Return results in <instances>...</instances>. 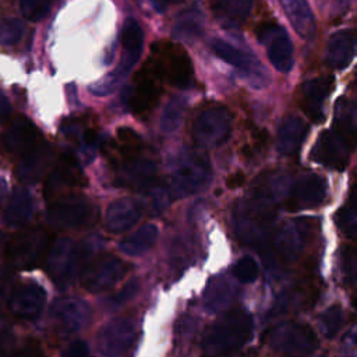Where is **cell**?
<instances>
[{
	"instance_id": "6da1fadb",
	"label": "cell",
	"mask_w": 357,
	"mask_h": 357,
	"mask_svg": "<svg viewBox=\"0 0 357 357\" xmlns=\"http://www.w3.org/2000/svg\"><path fill=\"white\" fill-rule=\"evenodd\" d=\"M252 318L248 311L236 308L223 312L206 328L201 347L206 356H227L243 347L251 337Z\"/></svg>"
},
{
	"instance_id": "7a4b0ae2",
	"label": "cell",
	"mask_w": 357,
	"mask_h": 357,
	"mask_svg": "<svg viewBox=\"0 0 357 357\" xmlns=\"http://www.w3.org/2000/svg\"><path fill=\"white\" fill-rule=\"evenodd\" d=\"M275 215L272 202L265 195L241 201L233 213L236 234L247 244L259 245L266 241Z\"/></svg>"
},
{
	"instance_id": "3957f363",
	"label": "cell",
	"mask_w": 357,
	"mask_h": 357,
	"mask_svg": "<svg viewBox=\"0 0 357 357\" xmlns=\"http://www.w3.org/2000/svg\"><path fill=\"white\" fill-rule=\"evenodd\" d=\"M212 177L209 159L202 152H183L176 163L170 180L173 198H184L204 190Z\"/></svg>"
},
{
	"instance_id": "277c9868",
	"label": "cell",
	"mask_w": 357,
	"mask_h": 357,
	"mask_svg": "<svg viewBox=\"0 0 357 357\" xmlns=\"http://www.w3.org/2000/svg\"><path fill=\"white\" fill-rule=\"evenodd\" d=\"M269 346L286 357H310L318 347L314 331L298 322H283L269 331Z\"/></svg>"
},
{
	"instance_id": "5b68a950",
	"label": "cell",
	"mask_w": 357,
	"mask_h": 357,
	"mask_svg": "<svg viewBox=\"0 0 357 357\" xmlns=\"http://www.w3.org/2000/svg\"><path fill=\"white\" fill-rule=\"evenodd\" d=\"M231 123V113L225 106H209L197 114L192 123V138L202 148L219 146L227 141Z\"/></svg>"
},
{
	"instance_id": "8992f818",
	"label": "cell",
	"mask_w": 357,
	"mask_h": 357,
	"mask_svg": "<svg viewBox=\"0 0 357 357\" xmlns=\"http://www.w3.org/2000/svg\"><path fill=\"white\" fill-rule=\"evenodd\" d=\"M96 219L95 205L85 197L68 195L54 201L47 209L50 225L61 229H79Z\"/></svg>"
},
{
	"instance_id": "52a82bcc",
	"label": "cell",
	"mask_w": 357,
	"mask_h": 357,
	"mask_svg": "<svg viewBox=\"0 0 357 357\" xmlns=\"http://www.w3.org/2000/svg\"><path fill=\"white\" fill-rule=\"evenodd\" d=\"M139 326L132 317H117L106 322L98 332L96 343L105 357L124 354L134 344Z\"/></svg>"
},
{
	"instance_id": "ba28073f",
	"label": "cell",
	"mask_w": 357,
	"mask_h": 357,
	"mask_svg": "<svg viewBox=\"0 0 357 357\" xmlns=\"http://www.w3.org/2000/svg\"><path fill=\"white\" fill-rule=\"evenodd\" d=\"M88 255V244H78L68 238L57 241L49 254L50 269L54 280L68 283L79 271L85 268Z\"/></svg>"
},
{
	"instance_id": "9c48e42d",
	"label": "cell",
	"mask_w": 357,
	"mask_h": 357,
	"mask_svg": "<svg viewBox=\"0 0 357 357\" xmlns=\"http://www.w3.org/2000/svg\"><path fill=\"white\" fill-rule=\"evenodd\" d=\"M353 148L354 142L351 139L336 128H331L318 137L311 151V159L322 166L340 172L347 166Z\"/></svg>"
},
{
	"instance_id": "30bf717a",
	"label": "cell",
	"mask_w": 357,
	"mask_h": 357,
	"mask_svg": "<svg viewBox=\"0 0 357 357\" xmlns=\"http://www.w3.org/2000/svg\"><path fill=\"white\" fill-rule=\"evenodd\" d=\"M156 50L159 57L155 60L159 66L162 77L173 86L185 89L192 82V64L191 59L180 46L173 43H158Z\"/></svg>"
},
{
	"instance_id": "8fae6325",
	"label": "cell",
	"mask_w": 357,
	"mask_h": 357,
	"mask_svg": "<svg viewBox=\"0 0 357 357\" xmlns=\"http://www.w3.org/2000/svg\"><path fill=\"white\" fill-rule=\"evenodd\" d=\"M128 265L114 257L103 255L85 265L82 269V286L92 293H99L112 289L128 271Z\"/></svg>"
},
{
	"instance_id": "7c38bea8",
	"label": "cell",
	"mask_w": 357,
	"mask_h": 357,
	"mask_svg": "<svg viewBox=\"0 0 357 357\" xmlns=\"http://www.w3.org/2000/svg\"><path fill=\"white\" fill-rule=\"evenodd\" d=\"M49 244V236L42 229H32L18 233L8 244L7 255L10 261L22 266L24 269L32 268L39 264Z\"/></svg>"
},
{
	"instance_id": "4fadbf2b",
	"label": "cell",
	"mask_w": 357,
	"mask_h": 357,
	"mask_svg": "<svg viewBox=\"0 0 357 357\" xmlns=\"http://www.w3.org/2000/svg\"><path fill=\"white\" fill-rule=\"evenodd\" d=\"M162 73L155 60H151L139 70L135 77L134 89L130 93V105L135 113H145L156 105L162 92Z\"/></svg>"
},
{
	"instance_id": "5bb4252c",
	"label": "cell",
	"mask_w": 357,
	"mask_h": 357,
	"mask_svg": "<svg viewBox=\"0 0 357 357\" xmlns=\"http://www.w3.org/2000/svg\"><path fill=\"white\" fill-rule=\"evenodd\" d=\"M261 40H266L268 57L280 73H289L293 67V43L282 26L265 22L257 28Z\"/></svg>"
},
{
	"instance_id": "9a60e30c",
	"label": "cell",
	"mask_w": 357,
	"mask_h": 357,
	"mask_svg": "<svg viewBox=\"0 0 357 357\" xmlns=\"http://www.w3.org/2000/svg\"><path fill=\"white\" fill-rule=\"evenodd\" d=\"M121 46L123 53L119 66L110 74V78L119 84L124 78L134 64L138 61L144 47V33L139 24L134 18H127L121 31Z\"/></svg>"
},
{
	"instance_id": "2e32d148",
	"label": "cell",
	"mask_w": 357,
	"mask_h": 357,
	"mask_svg": "<svg viewBox=\"0 0 357 357\" xmlns=\"http://www.w3.org/2000/svg\"><path fill=\"white\" fill-rule=\"evenodd\" d=\"M86 184V178L77 158L71 152H64L60 155L56 166L50 172L46 184L45 195L49 198L63 188L67 187H82Z\"/></svg>"
},
{
	"instance_id": "e0dca14e",
	"label": "cell",
	"mask_w": 357,
	"mask_h": 357,
	"mask_svg": "<svg viewBox=\"0 0 357 357\" xmlns=\"http://www.w3.org/2000/svg\"><path fill=\"white\" fill-rule=\"evenodd\" d=\"M326 180L315 173L301 176L293 185L289 197V208L305 209L315 208L326 198Z\"/></svg>"
},
{
	"instance_id": "ac0fdd59",
	"label": "cell",
	"mask_w": 357,
	"mask_h": 357,
	"mask_svg": "<svg viewBox=\"0 0 357 357\" xmlns=\"http://www.w3.org/2000/svg\"><path fill=\"white\" fill-rule=\"evenodd\" d=\"M211 50L220 60L247 74L250 78H252L254 82L261 84L265 79L262 64L250 52H243L222 39H213L211 42Z\"/></svg>"
},
{
	"instance_id": "d6986e66",
	"label": "cell",
	"mask_w": 357,
	"mask_h": 357,
	"mask_svg": "<svg viewBox=\"0 0 357 357\" xmlns=\"http://www.w3.org/2000/svg\"><path fill=\"white\" fill-rule=\"evenodd\" d=\"M142 216V205L132 198H120L109 204L105 213L107 231L119 234L130 230Z\"/></svg>"
},
{
	"instance_id": "ffe728a7",
	"label": "cell",
	"mask_w": 357,
	"mask_h": 357,
	"mask_svg": "<svg viewBox=\"0 0 357 357\" xmlns=\"http://www.w3.org/2000/svg\"><path fill=\"white\" fill-rule=\"evenodd\" d=\"M333 88V77H317L301 85V109L312 121L324 119V102Z\"/></svg>"
},
{
	"instance_id": "44dd1931",
	"label": "cell",
	"mask_w": 357,
	"mask_h": 357,
	"mask_svg": "<svg viewBox=\"0 0 357 357\" xmlns=\"http://www.w3.org/2000/svg\"><path fill=\"white\" fill-rule=\"evenodd\" d=\"M53 160V146L43 141L35 144L25 152L21 162L17 166V176L22 183L32 184L38 181L47 170Z\"/></svg>"
},
{
	"instance_id": "7402d4cb",
	"label": "cell",
	"mask_w": 357,
	"mask_h": 357,
	"mask_svg": "<svg viewBox=\"0 0 357 357\" xmlns=\"http://www.w3.org/2000/svg\"><path fill=\"white\" fill-rule=\"evenodd\" d=\"M158 166L149 159H130L123 165L117 174V183L126 187H134L139 190L151 188L156 181Z\"/></svg>"
},
{
	"instance_id": "603a6c76",
	"label": "cell",
	"mask_w": 357,
	"mask_h": 357,
	"mask_svg": "<svg viewBox=\"0 0 357 357\" xmlns=\"http://www.w3.org/2000/svg\"><path fill=\"white\" fill-rule=\"evenodd\" d=\"M307 135V124L297 116H287L278 128L276 149L284 156L298 152Z\"/></svg>"
},
{
	"instance_id": "cb8c5ba5",
	"label": "cell",
	"mask_w": 357,
	"mask_h": 357,
	"mask_svg": "<svg viewBox=\"0 0 357 357\" xmlns=\"http://www.w3.org/2000/svg\"><path fill=\"white\" fill-rule=\"evenodd\" d=\"M356 35L353 29L335 32L326 46V61L335 70L346 68L354 56Z\"/></svg>"
},
{
	"instance_id": "d4e9b609",
	"label": "cell",
	"mask_w": 357,
	"mask_h": 357,
	"mask_svg": "<svg viewBox=\"0 0 357 357\" xmlns=\"http://www.w3.org/2000/svg\"><path fill=\"white\" fill-rule=\"evenodd\" d=\"M298 36L308 40L315 35V18L307 0H279Z\"/></svg>"
},
{
	"instance_id": "484cf974",
	"label": "cell",
	"mask_w": 357,
	"mask_h": 357,
	"mask_svg": "<svg viewBox=\"0 0 357 357\" xmlns=\"http://www.w3.org/2000/svg\"><path fill=\"white\" fill-rule=\"evenodd\" d=\"M305 238V230L301 223L287 222L279 230L273 238V247L279 258L284 261L294 259L303 248Z\"/></svg>"
},
{
	"instance_id": "4316f807",
	"label": "cell",
	"mask_w": 357,
	"mask_h": 357,
	"mask_svg": "<svg viewBox=\"0 0 357 357\" xmlns=\"http://www.w3.org/2000/svg\"><path fill=\"white\" fill-rule=\"evenodd\" d=\"M38 139V128L35 124L24 117H17L4 134V142L10 152L21 153L31 149Z\"/></svg>"
},
{
	"instance_id": "83f0119b",
	"label": "cell",
	"mask_w": 357,
	"mask_h": 357,
	"mask_svg": "<svg viewBox=\"0 0 357 357\" xmlns=\"http://www.w3.org/2000/svg\"><path fill=\"white\" fill-rule=\"evenodd\" d=\"M236 296L234 284L223 276L211 279L204 291V305L211 312H218L227 308Z\"/></svg>"
},
{
	"instance_id": "f1b7e54d",
	"label": "cell",
	"mask_w": 357,
	"mask_h": 357,
	"mask_svg": "<svg viewBox=\"0 0 357 357\" xmlns=\"http://www.w3.org/2000/svg\"><path fill=\"white\" fill-rule=\"evenodd\" d=\"M204 32V14L197 8L191 7L177 14L173 24V38L180 40L192 42L198 39Z\"/></svg>"
},
{
	"instance_id": "f546056e",
	"label": "cell",
	"mask_w": 357,
	"mask_h": 357,
	"mask_svg": "<svg viewBox=\"0 0 357 357\" xmlns=\"http://www.w3.org/2000/svg\"><path fill=\"white\" fill-rule=\"evenodd\" d=\"M61 325L68 332H75L84 328L91 318V310L89 307L82 301L77 298H68L64 300L57 305L56 310Z\"/></svg>"
},
{
	"instance_id": "4dcf8cb0",
	"label": "cell",
	"mask_w": 357,
	"mask_h": 357,
	"mask_svg": "<svg viewBox=\"0 0 357 357\" xmlns=\"http://www.w3.org/2000/svg\"><path fill=\"white\" fill-rule=\"evenodd\" d=\"M156 238H158V227L152 223H148L137 229L134 233L126 236L120 241L119 248L126 255L138 257L148 252L152 248Z\"/></svg>"
},
{
	"instance_id": "1f68e13d",
	"label": "cell",
	"mask_w": 357,
	"mask_h": 357,
	"mask_svg": "<svg viewBox=\"0 0 357 357\" xmlns=\"http://www.w3.org/2000/svg\"><path fill=\"white\" fill-rule=\"evenodd\" d=\"M252 0H212L216 17L229 25H240L250 14Z\"/></svg>"
},
{
	"instance_id": "d6a6232c",
	"label": "cell",
	"mask_w": 357,
	"mask_h": 357,
	"mask_svg": "<svg viewBox=\"0 0 357 357\" xmlns=\"http://www.w3.org/2000/svg\"><path fill=\"white\" fill-rule=\"evenodd\" d=\"M33 202L29 191L25 188H17L8 202L6 219L11 225H21L26 222L32 213Z\"/></svg>"
},
{
	"instance_id": "836d02e7",
	"label": "cell",
	"mask_w": 357,
	"mask_h": 357,
	"mask_svg": "<svg viewBox=\"0 0 357 357\" xmlns=\"http://www.w3.org/2000/svg\"><path fill=\"white\" fill-rule=\"evenodd\" d=\"M335 127L354 142L356 139V105L347 98H339L335 106Z\"/></svg>"
},
{
	"instance_id": "e575fe53",
	"label": "cell",
	"mask_w": 357,
	"mask_h": 357,
	"mask_svg": "<svg viewBox=\"0 0 357 357\" xmlns=\"http://www.w3.org/2000/svg\"><path fill=\"white\" fill-rule=\"evenodd\" d=\"M185 112V100L181 96H173L167 100L160 114V130L163 132H173L181 124Z\"/></svg>"
},
{
	"instance_id": "d590c367",
	"label": "cell",
	"mask_w": 357,
	"mask_h": 357,
	"mask_svg": "<svg viewBox=\"0 0 357 357\" xmlns=\"http://www.w3.org/2000/svg\"><path fill=\"white\" fill-rule=\"evenodd\" d=\"M343 325V310L339 304L328 307L319 317V328L326 337L335 336Z\"/></svg>"
},
{
	"instance_id": "8d00e7d4",
	"label": "cell",
	"mask_w": 357,
	"mask_h": 357,
	"mask_svg": "<svg viewBox=\"0 0 357 357\" xmlns=\"http://www.w3.org/2000/svg\"><path fill=\"white\" fill-rule=\"evenodd\" d=\"M25 25L18 18H3L0 20V45L13 46L18 43L24 35Z\"/></svg>"
},
{
	"instance_id": "74e56055",
	"label": "cell",
	"mask_w": 357,
	"mask_h": 357,
	"mask_svg": "<svg viewBox=\"0 0 357 357\" xmlns=\"http://www.w3.org/2000/svg\"><path fill=\"white\" fill-rule=\"evenodd\" d=\"M335 222H336V226L339 227V230L344 236H347L350 238H354L356 229H357V216H356V205H354L353 197H351V199L347 205L342 206L336 212Z\"/></svg>"
},
{
	"instance_id": "f35d334b",
	"label": "cell",
	"mask_w": 357,
	"mask_h": 357,
	"mask_svg": "<svg viewBox=\"0 0 357 357\" xmlns=\"http://www.w3.org/2000/svg\"><path fill=\"white\" fill-rule=\"evenodd\" d=\"M233 275L243 283H251L258 276V265L252 257L240 258L233 266Z\"/></svg>"
},
{
	"instance_id": "ab89813d",
	"label": "cell",
	"mask_w": 357,
	"mask_h": 357,
	"mask_svg": "<svg viewBox=\"0 0 357 357\" xmlns=\"http://www.w3.org/2000/svg\"><path fill=\"white\" fill-rule=\"evenodd\" d=\"M50 3L52 0H21L20 7L25 18L29 21H39L47 14Z\"/></svg>"
},
{
	"instance_id": "60d3db41",
	"label": "cell",
	"mask_w": 357,
	"mask_h": 357,
	"mask_svg": "<svg viewBox=\"0 0 357 357\" xmlns=\"http://www.w3.org/2000/svg\"><path fill=\"white\" fill-rule=\"evenodd\" d=\"M139 290V282L137 279H132V280H128L123 289L117 293H114L113 296H110L106 303L110 308H119L121 307L123 304L128 303Z\"/></svg>"
},
{
	"instance_id": "b9f144b4",
	"label": "cell",
	"mask_w": 357,
	"mask_h": 357,
	"mask_svg": "<svg viewBox=\"0 0 357 357\" xmlns=\"http://www.w3.org/2000/svg\"><path fill=\"white\" fill-rule=\"evenodd\" d=\"M340 268L343 272V276L346 278V280L353 284L356 280V252L354 248L351 247H346L342 251V257H340Z\"/></svg>"
},
{
	"instance_id": "7bdbcfd3",
	"label": "cell",
	"mask_w": 357,
	"mask_h": 357,
	"mask_svg": "<svg viewBox=\"0 0 357 357\" xmlns=\"http://www.w3.org/2000/svg\"><path fill=\"white\" fill-rule=\"evenodd\" d=\"M117 137H119V139L123 144H126L128 146H134L135 148V145L139 144L138 134L135 131H132L131 128H128V127H120L117 130Z\"/></svg>"
},
{
	"instance_id": "ee69618b",
	"label": "cell",
	"mask_w": 357,
	"mask_h": 357,
	"mask_svg": "<svg viewBox=\"0 0 357 357\" xmlns=\"http://www.w3.org/2000/svg\"><path fill=\"white\" fill-rule=\"evenodd\" d=\"M64 357H88V344L84 340L73 342L67 347Z\"/></svg>"
},
{
	"instance_id": "f6af8a7d",
	"label": "cell",
	"mask_w": 357,
	"mask_h": 357,
	"mask_svg": "<svg viewBox=\"0 0 357 357\" xmlns=\"http://www.w3.org/2000/svg\"><path fill=\"white\" fill-rule=\"evenodd\" d=\"M354 346H356V340H354V335H353V332H351V333H350V336H347V337L344 339L342 357H356Z\"/></svg>"
},
{
	"instance_id": "bcb514c9",
	"label": "cell",
	"mask_w": 357,
	"mask_h": 357,
	"mask_svg": "<svg viewBox=\"0 0 357 357\" xmlns=\"http://www.w3.org/2000/svg\"><path fill=\"white\" fill-rule=\"evenodd\" d=\"M15 357H45V356L38 346L26 344L21 351H18V354Z\"/></svg>"
},
{
	"instance_id": "7dc6e473",
	"label": "cell",
	"mask_w": 357,
	"mask_h": 357,
	"mask_svg": "<svg viewBox=\"0 0 357 357\" xmlns=\"http://www.w3.org/2000/svg\"><path fill=\"white\" fill-rule=\"evenodd\" d=\"M10 102L7 99V96L0 91V119H4L10 114Z\"/></svg>"
},
{
	"instance_id": "c3c4849f",
	"label": "cell",
	"mask_w": 357,
	"mask_h": 357,
	"mask_svg": "<svg viewBox=\"0 0 357 357\" xmlns=\"http://www.w3.org/2000/svg\"><path fill=\"white\" fill-rule=\"evenodd\" d=\"M243 181H244V176H243L241 173H236V174H233L231 177L227 178V185H229L230 188H234V187L241 185Z\"/></svg>"
}]
</instances>
